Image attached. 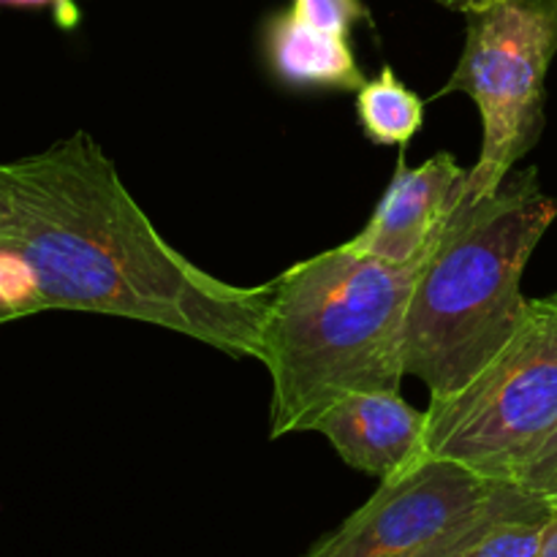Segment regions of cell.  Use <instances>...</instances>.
Listing matches in <instances>:
<instances>
[{"label":"cell","instance_id":"cell-1","mask_svg":"<svg viewBox=\"0 0 557 557\" xmlns=\"http://www.w3.org/2000/svg\"><path fill=\"white\" fill-rule=\"evenodd\" d=\"M0 169V245L30 267L47 310L141 321L261 362L272 283L237 286L185 259L87 131Z\"/></svg>","mask_w":557,"mask_h":557},{"label":"cell","instance_id":"cell-2","mask_svg":"<svg viewBox=\"0 0 557 557\" xmlns=\"http://www.w3.org/2000/svg\"><path fill=\"white\" fill-rule=\"evenodd\" d=\"M424 259L386 264L337 245L272 281L261 326V364L272 379L270 438L313 433L354 392H400L403 324Z\"/></svg>","mask_w":557,"mask_h":557},{"label":"cell","instance_id":"cell-3","mask_svg":"<svg viewBox=\"0 0 557 557\" xmlns=\"http://www.w3.org/2000/svg\"><path fill=\"white\" fill-rule=\"evenodd\" d=\"M557 218L536 169L511 172L493 196L457 199L428 250L403 324V368L430 403L466 389L515 337L531 299L522 272Z\"/></svg>","mask_w":557,"mask_h":557},{"label":"cell","instance_id":"cell-4","mask_svg":"<svg viewBox=\"0 0 557 557\" xmlns=\"http://www.w3.org/2000/svg\"><path fill=\"white\" fill-rule=\"evenodd\" d=\"M424 411L422 460L441 457L490 482H511L557 424V294L531 299L493 362Z\"/></svg>","mask_w":557,"mask_h":557},{"label":"cell","instance_id":"cell-5","mask_svg":"<svg viewBox=\"0 0 557 557\" xmlns=\"http://www.w3.org/2000/svg\"><path fill=\"white\" fill-rule=\"evenodd\" d=\"M557 54V0H498L466 14V47L446 92H468L484 139L462 201L493 196L544 131V82Z\"/></svg>","mask_w":557,"mask_h":557},{"label":"cell","instance_id":"cell-6","mask_svg":"<svg viewBox=\"0 0 557 557\" xmlns=\"http://www.w3.org/2000/svg\"><path fill=\"white\" fill-rule=\"evenodd\" d=\"M506 482H490L460 462L428 457L381 482L373 498L326 533L305 557H403L438 542L482 509Z\"/></svg>","mask_w":557,"mask_h":557},{"label":"cell","instance_id":"cell-7","mask_svg":"<svg viewBox=\"0 0 557 557\" xmlns=\"http://www.w3.org/2000/svg\"><path fill=\"white\" fill-rule=\"evenodd\" d=\"M466 177L468 169H462L451 152H438L413 169L400 158L368 226L343 245L386 264L422 261L444 226L446 212L460 199Z\"/></svg>","mask_w":557,"mask_h":557},{"label":"cell","instance_id":"cell-8","mask_svg":"<svg viewBox=\"0 0 557 557\" xmlns=\"http://www.w3.org/2000/svg\"><path fill=\"white\" fill-rule=\"evenodd\" d=\"M428 411H419L400 392H354L319 419L313 433L332 444L346 466L368 476L395 479L422 462Z\"/></svg>","mask_w":557,"mask_h":557},{"label":"cell","instance_id":"cell-9","mask_svg":"<svg viewBox=\"0 0 557 557\" xmlns=\"http://www.w3.org/2000/svg\"><path fill=\"white\" fill-rule=\"evenodd\" d=\"M261 47L270 74L292 90H359L368 82L346 36L319 30L294 9L264 22Z\"/></svg>","mask_w":557,"mask_h":557},{"label":"cell","instance_id":"cell-10","mask_svg":"<svg viewBox=\"0 0 557 557\" xmlns=\"http://www.w3.org/2000/svg\"><path fill=\"white\" fill-rule=\"evenodd\" d=\"M357 117L362 134L379 147H406L424 123V101L408 90L392 65L357 90Z\"/></svg>","mask_w":557,"mask_h":557},{"label":"cell","instance_id":"cell-11","mask_svg":"<svg viewBox=\"0 0 557 557\" xmlns=\"http://www.w3.org/2000/svg\"><path fill=\"white\" fill-rule=\"evenodd\" d=\"M542 506H549V504H544V500L536 498V495L525 493V490L517 487V484L506 482L504 487H500L498 493L482 506V509H476L471 517H466L460 525H455L449 533H444L438 542L428 544V547L419 549V553L403 555V557H457L462 549L471 547L476 539H482L495 522L506 520V517L522 515V511L542 509Z\"/></svg>","mask_w":557,"mask_h":557},{"label":"cell","instance_id":"cell-12","mask_svg":"<svg viewBox=\"0 0 557 557\" xmlns=\"http://www.w3.org/2000/svg\"><path fill=\"white\" fill-rule=\"evenodd\" d=\"M549 509L553 506H542V509L522 511V515L495 522L482 539H476L471 547L462 549L457 557H533L539 549V539H542V528L547 522Z\"/></svg>","mask_w":557,"mask_h":557},{"label":"cell","instance_id":"cell-13","mask_svg":"<svg viewBox=\"0 0 557 557\" xmlns=\"http://www.w3.org/2000/svg\"><path fill=\"white\" fill-rule=\"evenodd\" d=\"M511 484L536 495L544 504L557 506V424L536 451L517 468Z\"/></svg>","mask_w":557,"mask_h":557},{"label":"cell","instance_id":"cell-14","mask_svg":"<svg viewBox=\"0 0 557 557\" xmlns=\"http://www.w3.org/2000/svg\"><path fill=\"white\" fill-rule=\"evenodd\" d=\"M292 9L319 30L346 38L357 22L370 16L362 0H294Z\"/></svg>","mask_w":557,"mask_h":557},{"label":"cell","instance_id":"cell-15","mask_svg":"<svg viewBox=\"0 0 557 557\" xmlns=\"http://www.w3.org/2000/svg\"><path fill=\"white\" fill-rule=\"evenodd\" d=\"M0 9H49L63 30H74L82 16L74 0H0Z\"/></svg>","mask_w":557,"mask_h":557},{"label":"cell","instance_id":"cell-16","mask_svg":"<svg viewBox=\"0 0 557 557\" xmlns=\"http://www.w3.org/2000/svg\"><path fill=\"white\" fill-rule=\"evenodd\" d=\"M533 557H557V506L549 509L547 522L542 528V539H539V549Z\"/></svg>","mask_w":557,"mask_h":557},{"label":"cell","instance_id":"cell-17","mask_svg":"<svg viewBox=\"0 0 557 557\" xmlns=\"http://www.w3.org/2000/svg\"><path fill=\"white\" fill-rule=\"evenodd\" d=\"M435 3H441V5H446V9H455V11H462V14H468V11L484 9V5L498 3V0H435Z\"/></svg>","mask_w":557,"mask_h":557},{"label":"cell","instance_id":"cell-18","mask_svg":"<svg viewBox=\"0 0 557 557\" xmlns=\"http://www.w3.org/2000/svg\"><path fill=\"white\" fill-rule=\"evenodd\" d=\"M3 207H5V188H3V169H0V218H3Z\"/></svg>","mask_w":557,"mask_h":557}]
</instances>
